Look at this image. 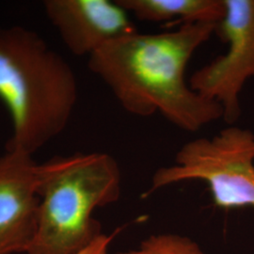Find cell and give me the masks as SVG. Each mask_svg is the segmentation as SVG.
Listing matches in <instances>:
<instances>
[{
	"label": "cell",
	"mask_w": 254,
	"mask_h": 254,
	"mask_svg": "<svg viewBox=\"0 0 254 254\" xmlns=\"http://www.w3.org/2000/svg\"><path fill=\"white\" fill-rule=\"evenodd\" d=\"M215 29L213 23H189L164 33L136 31L91 55L88 66L128 113H160L182 130L197 132L223 118L220 105L193 91L185 77L192 56Z\"/></svg>",
	"instance_id": "1"
},
{
	"label": "cell",
	"mask_w": 254,
	"mask_h": 254,
	"mask_svg": "<svg viewBox=\"0 0 254 254\" xmlns=\"http://www.w3.org/2000/svg\"><path fill=\"white\" fill-rule=\"evenodd\" d=\"M121 171L105 153L57 155L36 169L37 228L26 254H107L94 210L121 196Z\"/></svg>",
	"instance_id": "2"
},
{
	"label": "cell",
	"mask_w": 254,
	"mask_h": 254,
	"mask_svg": "<svg viewBox=\"0 0 254 254\" xmlns=\"http://www.w3.org/2000/svg\"><path fill=\"white\" fill-rule=\"evenodd\" d=\"M73 69L38 33L0 27V100L9 110L8 151L34 154L67 127L77 101Z\"/></svg>",
	"instance_id": "3"
},
{
	"label": "cell",
	"mask_w": 254,
	"mask_h": 254,
	"mask_svg": "<svg viewBox=\"0 0 254 254\" xmlns=\"http://www.w3.org/2000/svg\"><path fill=\"white\" fill-rule=\"evenodd\" d=\"M190 180L205 182L219 208L254 207V133L231 125L216 136L187 142L173 166L154 173L146 194Z\"/></svg>",
	"instance_id": "4"
},
{
	"label": "cell",
	"mask_w": 254,
	"mask_h": 254,
	"mask_svg": "<svg viewBox=\"0 0 254 254\" xmlns=\"http://www.w3.org/2000/svg\"><path fill=\"white\" fill-rule=\"evenodd\" d=\"M225 11L215 34L228 45L221 55L191 75L190 86L201 96L216 101L230 126L239 118V95L254 77V0H223Z\"/></svg>",
	"instance_id": "5"
},
{
	"label": "cell",
	"mask_w": 254,
	"mask_h": 254,
	"mask_svg": "<svg viewBox=\"0 0 254 254\" xmlns=\"http://www.w3.org/2000/svg\"><path fill=\"white\" fill-rule=\"evenodd\" d=\"M46 16L75 56H91L109 42L136 32L117 0H46Z\"/></svg>",
	"instance_id": "6"
},
{
	"label": "cell",
	"mask_w": 254,
	"mask_h": 254,
	"mask_svg": "<svg viewBox=\"0 0 254 254\" xmlns=\"http://www.w3.org/2000/svg\"><path fill=\"white\" fill-rule=\"evenodd\" d=\"M32 155L0 156V254H26L35 236L39 197Z\"/></svg>",
	"instance_id": "7"
},
{
	"label": "cell",
	"mask_w": 254,
	"mask_h": 254,
	"mask_svg": "<svg viewBox=\"0 0 254 254\" xmlns=\"http://www.w3.org/2000/svg\"><path fill=\"white\" fill-rule=\"evenodd\" d=\"M136 19L146 22L177 21L217 24L223 17V0H117Z\"/></svg>",
	"instance_id": "8"
},
{
	"label": "cell",
	"mask_w": 254,
	"mask_h": 254,
	"mask_svg": "<svg viewBox=\"0 0 254 254\" xmlns=\"http://www.w3.org/2000/svg\"><path fill=\"white\" fill-rule=\"evenodd\" d=\"M116 254H206L187 236L161 234L149 236L135 250Z\"/></svg>",
	"instance_id": "9"
}]
</instances>
